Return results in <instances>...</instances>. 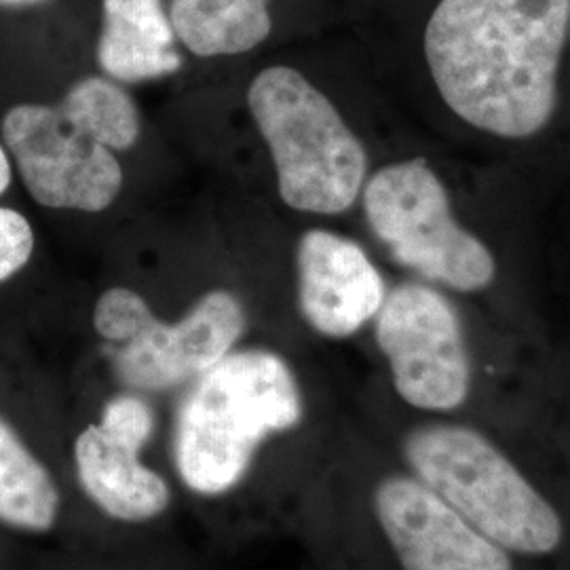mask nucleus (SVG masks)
I'll use <instances>...</instances> for the list:
<instances>
[{"mask_svg":"<svg viewBox=\"0 0 570 570\" xmlns=\"http://www.w3.org/2000/svg\"><path fill=\"white\" fill-rule=\"evenodd\" d=\"M374 511L404 570H513L508 550L416 478L383 480Z\"/></svg>","mask_w":570,"mask_h":570,"instance_id":"nucleus-11","label":"nucleus"},{"mask_svg":"<svg viewBox=\"0 0 570 570\" xmlns=\"http://www.w3.org/2000/svg\"><path fill=\"white\" fill-rule=\"evenodd\" d=\"M45 0H0V7H32L41 4Z\"/></svg>","mask_w":570,"mask_h":570,"instance_id":"nucleus-19","label":"nucleus"},{"mask_svg":"<svg viewBox=\"0 0 570 570\" xmlns=\"http://www.w3.org/2000/svg\"><path fill=\"white\" fill-rule=\"evenodd\" d=\"M0 142L41 207L94 214L121 195L125 176L117 153L77 127L58 104L9 106L0 119Z\"/></svg>","mask_w":570,"mask_h":570,"instance_id":"nucleus-7","label":"nucleus"},{"mask_svg":"<svg viewBox=\"0 0 570 570\" xmlns=\"http://www.w3.org/2000/svg\"><path fill=\"white\" fill-rule=\"evenodd\" d=\"M96 58L119 82L155 81L183 68L178 37L164 0H102Z\"/></svg>","mask_w":570,"mask_h":570,"instance_id":"nucleus-12","label":"nucleus"},{"mask_svg":"<svg viewBox=\"0 0 570 570\" xmlns=\"http://www.w3.org/2000/svg\"><path fill=\"white\" fill-rule=\"evenodd\" d=\"M296 303L315 334L345 341L372 326L391 282L360 239L313 226L294 249Z\"/></svg>","mask_w":570,"mask_h":570,"instance_id":"nucleus-10","label":"nucleus"},{"mask_svg":"<svg viewBox=\"0 0 570 570\" xmlns=\"http://www.w3.org/2000/svg\"><path fill=\"white\" fill-rule=\"evenodd\" d=\"M35 228L13 207L0 205V284L16 277L35 254Z\"/></svg>","mask_w":570,"mask_h":570,"instance_id":"nucleus-16","label":"nucleus"},{"mask_svg":"<svg viewBox=\"0 0 570 570\" xmlns=\"http://www.w3.org/2000/svg\"><path fill=\"white\" fill-rule=\"evenodd\" d=\"M273 0H169L167 13L184 49L197 58L242 56L271 39Z\"/></svg>","mask_w":570,"mask_h":570,"instance_id":"nucleus-13","label":"nucleus"},{"mask_svg":"<svg viewBox=\"0 0 570 570\" xmlns=\"http://www.w3.org/2000/svg\"><path fill=\"white\" fill-rule=\"evenodd\" d=\"M303 414L298 379L279 353L233 348L178 407L174 461L184 484L207 497L235 489L266 438L296 428Z\"/></svg>","mask_w":570,"mask_h":570,"instance_id":"nucleus-4","label":"nucleus"},{"mask_svg":"<svg viewBox=\"0 0 570 570\" xmlns=\"http://www.w3.org/2000/svg\"><path fill=\"white\" fill-rule=\"evenodd\" d=\"M567 9L569 0H351L346 13L419 131L569 195Z\"/></svg>","mask_w":570,"mask_h":570,"instance_id":"nucleus-1","label":"nucleus"},{"mask_svg":"<svg viewBox=\"0 0 570 570\" xmlns=\"http://www.w3.org/2000/svg\"><path fill=\"white\" fill-rule=\"evenodd\" d=\"M247 108L285 207L326 220L357 214L372 169L395 140L376 142L334 85L289 63L252 79Z\"/></svg>","mask_w":570,"mask_h":570,"instance_id":"nucleus-3","label":"nucleus"},{"mask_svg":"<svg viewBox=\"0 0 570 570\" xmlns=\"http://www.w3.org/2000/svg\"><path fill=\"white\" fill-rule=\"evenodd\" d=\"M11 183H13V161H11L4 144L0 142V197L7 193Z\"/></svg>","mask_w":570,"mask_h":570,"instance_id":"nucleus-18","label":"nucleus"},{"mask_svg":"<svg viewBox=\"0 0 570 570\" xmlns=\"http://www.w3.org/2000/svg\"><path fill=\"white\" fill-rule=\"evenodd\" d=\"M155 431V412L134 393L106 402L100 423L75 442L77 475L87 497L122 522H144L164 513L171 501L164 478L140 461Z\"/></svg>","mask_w":570,"mask_h":570,"instance_id":"nucleus-9","label":"nucleus"},{"mask_svg":"<svg viewBox=\"0 0 570 570\" xmlns=\"http://www.w3.org/2000/svg\"><path fill=\"white\" fill-rule=\"evenodd\" d=\"M560 140H562V161L569 184L570 195V0L567 9V35H564V58H562V121H560Z\"/></svg>","mask_w":570,"mask_h":570,"instance_id":"nucleus-17","label":"nucleus"},{"mask_svg":"<svg viewBox=\"0 0 570 570\" xmlns=\"http://www.w3.org/2000/svg\"><path fill=\"white\" fill-rule=\"evenodd\" d=\"M58 508L53 478L0 416V522L41 532L53 527Z\"/></svg>","mask_w":570,"mask_h":570,"instance_id":"nucleus-14","label":"nucleus"},{"mask_svg":"<svg viewBox=\"0 0 570 570\" xmlns=\"http://www.w3.org/2000/svg\"><path fill=\"white\" fill-rule=\"evenodd\" d=\"M473 306L402 275L372 322L395 395L429 414L468 406L478 387Z\"/></svg>","mask_w":570,"mask_h":570,"instance_id":"nucleus-6","label":"nucleus"},{"mask_svg":"<svg viewBox=\"0 0 570 570\" xmlns=\"http://www.w3.org/2000/svg\"><path fill=\"white\" fill-rule=\"evenodd\" d=\"M404 456L416 480L503 550L546 556L564 539L560 513L480 429L433 421L412 429Z\"/></svg>","mask_w":570,"mask_h":570,"instance_id":"nucleus-5","label":"nucleus"},{"mask_svg":"<svg viewBox=\"0 0 570 570\" xmlns=\"http://www.w3.org/2000/svg\"><path fill=\"white\" fill-rule=\"evenodd\" d=\"M556 193L510 165L419 134L400 136L372 169L357 214L402 275L465 305L522 306L553 266Z\"/></svg>","mask_w":570,"mask_h":570,"instance_id":"nucleus-2","label":"nucleus"},{"mask_svg":"<svg viewBox=\"0 0 570 570\" xmlns=\"http://www.w3.org/2000/svg\"><path fill=\"white\" fill-rule=\"evenodd\" d=\"M247 317L237 294L209 289L184 315L167 324L144 308L131 336L110 345V360L127 387L165 391L202 376L244 336Z\"/></svg>","mask_w":570,"mask_h":570,"instance_id":"nucleus-8","label":"nucleus"},{"mask_svg":"<svg viewBox=\"0 0 570 570\" xmlns=\"http://www.w3.org/2000/svg\"><path fill=\"white\" fill-rule=\"evenodd\" d=\"M56 104L70 121L112 153L134 148L140 138L138 106L121 82L110 77L79 79Z\"/></svg>","mask_w":570,"mask_h":570,"instance_id":"nucleus-15","label":"nucleus"}]
</instances>
